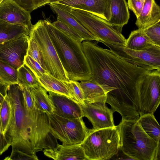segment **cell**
<instances>
[{"mask_svg": "<svg viewBox=\"0 0 160 160\" xmlns=\"http://www.w3.org/2000/svg\"><path fill=\"white\" fill-rule=\"evenodd\" d=\"M82 46L91 71L89 81L104 90L106 103L113 112L121 115L122 120H138L140 88L146 75L152 71L130 63L95 42L84 40Z\"/></svg>", "mask_w": 160, "mask_h": 160, "instance_id": "cell-1", "label": "cell"}, {"mask_svg": "<svg viewBox=\"0 0 160 160\" xmlns=\"http://www.w3.org/2000/svg\"><path fill=\"white\" fill-rule=\"evenodd\" d=\"M7 93L12 112L4 135L12 148L35 155L45 149L55 147L58 142L50 132L47 114L40 111L29 113L22 88L18 84L8 85Z\"/></svg>", "mask_w": 160, "mask_h": 160, "instance_id": "cell-2", "label": "cell"}, {"mask_svg": "<svg viewBox=\"0 0 160 160\" xmlns=\"http://www.w3.org/2000/svg\"><path fill=\"white\" fill-rule=\"evenodd\" d=\"M43 21L69 79L80 81L89 80L91 71L82 43L64 33L48 20Z\"/></svg>", "mask_w": 160, "mask_h": 160, "instance_id": "cell-3", "label": "cell"}, {"mask_svg": "<svg viewBox=\"0 0 160 160\" xmlns=\"http://www.w3.org/2000/svg\"><path fill=\"white\" fill-rule=\"evenodd\" d=\"M120 138V149L136 160H159L160 142L150 138L138 120H121L117 126Z\"/></svg>", "mask_w": 160, "mask_h": 160, "instance_id": "cell-4", "label": "cell"}, {"mask_svg": "<svg viewBox=\"0 0 160 160\" xmlns=\"http://www.w3.org/2000/svg\"><path fill=\"white\" fill-rule=\"evenodd\" d=\"M80 145L87 160L111 159L120 149V136L117 126L98 130L89 129Z\"/></svg>", "mask_w": 160, "mask_h": 160, "instance_id": "cell-5", "label": "cell"}, {"mask_svg": "<svg viewBox=\"0 0 160 160\" xmlns=\"http://www.w3.org/2000/svg\"><path fill=\"white\" fill-rule=\"evenodd\" d=\"M54 4L72 15L82 26L97 38L98 42L125 47L126 39L121 32L108 21L86 11Z\"/></svg>", "mask_w": 160, "mask_h": 160, "instance_id": "cell-6", "label": "cell"}, {"mask_svg": "<svg viewBox=\"0 0 160 160\" xmlns=\"http://www.w3.org/2000/svg\"><path fill=\"white\" fill-rule=\"evenodd\" d=\"M29 36L37 42L42 52L46 70L48 73L62 81L69 79L51 40L43 20H38L32 26Z\"/></svg>", "mask_w": 160, "mask_h": 160, "instance_id": "cell-7", "label": "cell"}, {"mask_svg": "<svg viewBox=\"0 0 160 160\" xmlns=\"http://www.w3.org/2000/svg\"><path fill=\"white\" fill-rule=\"evenodd\" d=\"M47 115L50 132L62 144H80L88 134L89 129L82 118H66L53 113Z\"/></svg>", "mask_w": 160, "mask_h": 160, "instance_id": "cell-8", "label": "cell"}, {"mask_svg": "<svg viewBox=\"0 0 160 160\" xmlns=\"http://www.w3.org/2000/svg\"><path fill=\"white\" fill-rule=\"evenodd\" d=\"M103 44L130 63L150 71L160 70L159 46L154 44L146 49L136 51L124 47Z\"/></svg>", "mask_w": 160, "mask_h": 160, "instance_id": "cell-9", "label": "cell"}, {"mask_svg": "<svg viewBox=\"0 0 160 160\" xmlns=\"http://www.w3.org/2000/svg\"><path fill=\"white\" fill-rule=\"evenodd\" d=\"M160 70H154L145 76L139 96L140 116L153 114L160 103Z\"/></svg>", "mask_w": 160, "mask_h": 160, "instance_id": "cell-10", "label": "cell"}, {"mask_svg": "<svg viewBox=\"0 0 160 160\" xmlns=\"http://www.w3.org/2000/svg\"><path fill=\"white\" fill-rule=\"evenodd\" d=\"M29 38L24 35L0 44V60L18 69L24 64Z\"/></svg>", "mask_w": 160, "mask_h": 160, "instance_id": "cell-11", "label": "cell"}, {"mask_svg": "<svg viewBox=\"0 0 160 160\" xmlns=\"http://www.w3.org/2000/svg\"><path fill=\"white\" fill-rule=\"evenodd\" d=\"M80 105L83 117H86L90 121L93 129L98 130L116 126L113 120L114 112L108 108L105 101L85 103Z\"/></svg>", "mask_w": 160, "mask_h": 160, "instance_id": "cell-12", "label": "cell"}, {"mask_svg": "<svg viewBox=\"0 0 160 160\" xmlns=\"http://www.w3.org/2000/svg\"><path fill=\"white\" fill-rule=\"evenodd\" d=\"M51 3L86 11L108 21L111 17V0H53Z\"/></svg>", "mask_w": 160, "mask_h": 160, "instance_id": "cell-13", "label": "cell"}, {"mask_svg": "<svg viewBox=\"0 0 160 160\" xmlns=\"http://www.w3.org/2000/svg\"><path fill=\"white\" fill-rule=\"evenodd\" d=\"M31 12L14 0H3L0 3V19L9 23L23 26L30 30L32 26Z\"/></svg>", "mask_w": 160, "mask_h": 160, "instance_id": "cell-14", "label": "cell"}, {"mask_svg": "<svg viewBox=\"0 0 160 160\" xmlns=\"http://www.w3.org/2000/svg\"><path fill=\"white\" fill-rule=\"evenodd\" d=\"M48 92L54 107V114L68 118L83 117L81 106L78 102L65 95Z\"/></svg>", "mask_w": 160, "mask_h": 160, "instance_id": "cell-15", "label": "cell"}, {"mask_svg": "<svg viewBox=\"0 0 160 160\" xmlns=\"http://www.w3.org/2000/svg\"><path fill=\"white\" fill-rule=\"evenodd\" d=\"M42 151L45 156L55 160H87L80 144L61 145L58 143L55 147Z\"/></svg>", "mask_w": 160, "mask_h": 160, "instance_id": "cell-16", "label": "cell"}, {"mask_svg": "<svg viewBox=\"0 0 160 160\" xmlns=\"http://www.w3.org/2000/svg\"><path fill=\"white\" fill-rule=\"evenodd\" d=\"M159 20V6L155 0H145L142 11L135 22L138 29H144Z\"/></svg>", "mask_w": 160, "mask_h": 160, "instance_id": "cell-17", "label": "cell"}, {"mask_svg": "<svg viewBox=\"0 0 160 160\" xmlns=\"http://www.w3.org/2000/svg\"><path fill=\"white\" fill-rule=\"evenodd\" d=\"M49 4L51 9L57 15L58 17L72 28L84 40L98 42L97 38L82 26L70 13L53 3H51Z\"/></svg>", "mask_w": 160, "mask_h": 160, "instance_id": "cell-18", "label": "cell"}, {"mask_svg": "<svg viewBox=\"0 0 160 160\" xmlns=\"http://www.w3.org/2000/svg\"><path fill=\"white\" fill-rule=\"evenodd\" d=\"M111 17L108 22L122 32L123 26L130 18L128 4L126 0H111Z\"/></svg>", "mask_w": 160, "mask_h": 160, "instance_id": "cell-19", "label": "cell"}, {"mask_svg": "<svg viewBox=\"0 0 160 160\" xmlns=\"http://www.w3.org/2000/svg\"><path fill=\"white\" fill-rule=\"evenodd\" d=\"M29 88L36 108L47 114L53 113L54 107L46 90L40 85Z\"/></svg>", "mask_w": 160, "mask_h": 160, "instance_id": "cell-20", "label": "cell"}, {"mask_svg": "<svg viewBox=\"0 0 160 160\" xmlns=\"http://www.w3.org/2000/svg\"><path fill=\"white\" fill-rule=\"evenodd\" d=\"M37 78L40 85L47 91L65 95L74 99L63 81L49 73L44 74Z\"/></svg>", "mask_w": 160, "mask_h": 160, "instance_id": "cell-21", "label": "cell"}, {"mask_svg": "<svg viewBox=\"0 0 160 160\" xmlns=\"http://www.w3.org/2000/svg\"><path fill=\"white\" fill-rule=\"evenodd\" d=\"M80 83L84 93L85 103L106 102V93L100 85L89 80L81 81Z\"/></svg>", "mask_w": 160, "mask_h": 160, "instance_id": "cell-22", "label": "cell"}, {"mask_svg": "<svg viewBox=\"0 0 160 160\" xmlns=\"http://www.w3.org/2000/svg\"><path fill=\"white\" fill-rule=\"evenodd\" d=\"M154 44L143 29L132 31L128 38L126 39L125 48L130 49L141 51L146 49Z\"/></svg>", "mask_w": 160, "mask_h": 160, "instance_id": "cell-23", "label": "cell"}, {"mask_svg": "<svg viewBox=\"0 0 160 160\" xmlns=\"http://www.w3.org/2000/svg\"><path fill=\"white\" fill-rule=\"evenodd\" d=\"M27 27L9 23L0 19V44L24 35H29Z\"/></svg>", "mask_w": 160, "mask_h": 160, "instance_id": "cell-24", "label": "cell"}, {"mask_svg": "<svg viewBox=\"0 0 160 160\" xmlns=\"http://www.w3.org/2000/svg\"><path fill=\"white\" fill-rule=\"evenodd\" d=\"M138 121L143 130L150 138L157 142H160V127L153 114L141 116Z\"/></svg>", "mask_w": 160, "mask_h": 160, "instance_id": "cell-25", "label": "cell"}, {"mask_svg": "<svg viewBox=\"0 0 160 160\" xmlns=\"http://www.w3.org/2000/svg\"><path fill=\"white\" fill-rule=\"evenodd\" d=\"M17 81L22 88H32L40 85L34 73L24 64L18 69Z\"/></svg>", "mask_w": 160, "mask_h": 160, "instance_id": "cell-26", "label": "cell"}, {"mask_svg": "<svg viewBox=\"0 0 160 160\" xmlns=\"http://www.w3.org/2000/svg\"><path fill=\"white\" fill-rule=\"evenodd\" d=\"M18 69L0 60V81L8 85L18 84Z\"/></svg>", "mask_w": 160, "mask_h": 160, "instance_id": "cell-27", "label": "cell"}, {"mask_svg": "<svg viewBox=\"0 0 160 160\" xmlns=\"http://www.w3.org/2000/svg\"><path fill=\"white\" fill-rule=\"evenodd\" d=\"M12 108L8 95L1 104L0 121L2 132L4 134L10 119Z\"/></svg>", "mask_w": 160, "mask_h": 160, "instance_id": "cell-28", "label": "cell"}, {"mask_svg": "<svg viewBox=\"0 0 160 160\" xmlns=\"http://www.w3.org/2000/svg\"><path fill=\"white\" fill-rule=\"evenodd\" d=\"M63 82L74 99L80 104H84V95L80 83L78 81L71 80Z\"/></svg>", "mask_w": 160, "mask_h": 160, "instance_id": "cell-29", "label": "cell"}, {"mask_svg": "<svg viewBox=\"0 0 160 160\" xmlns=\"http://www.w3.org/2000/svg\"><path fill=\"white\" fill-rule=\"evenodd\" d=\"M29 36L27 55L31 56L38 62L41 66L46 70L42 52L39 46L32 37Z\"/></svg>", "mask_w": 160, "mask_h": 160, "instance_id": "cell-30", "label": "cell"}, {"mask_svg": "<svg viewBox=\"0 0 160 160\" xmlns=\"http://www.w3.org/2000/svg\"><path fill=\"white\" fill-rule=\"evenodd\" d=\"M60 30L77 41L82 43L83 39L72 28L57 17V20L52 23Z\"/></svg>", "mask_w": 160, "mask_h": 160, "instance_id": "cell-31", "label": "cell"}, {"mask_svg": "<svg viewBox=\"0 0 160 160\" xmlns=\"http://www.w3.org/2000/svg\"><path fill=\"white\" fill-rule=\"evenodd\" d=\"M143 30L154 44L160 46V20Z\"/></svg>", "mask_w": 160, "mask_h": 160, "instance_id": "cell-32", "label": "cell"}, {"mask_svg": "<svg viewBox=\"0 0 160 160\" xmlns=\"http://www.w3.org/2000/svg\"><path fill=\"white\" fill-rule=\"evenodd\" d=\"M24 64L32 71L37 78L44 74L48 73L38 62L28 55L25 57Z\"/></svg>", "mask_w": 160, "mask_h": 160, "instance_id": "cell-33", "label": "cell"}, {"mask_svg": "<svg viewBox=\"0 0 160 160\" xmlns=\"http://www.w3.org/2000/svg\"><path fill=\"white\" fill-rule=\"evenodd\" d=\"M4 160H38V159L36 154H30L18 149L12 148L10 155L6 157Z\"/></svg>", "mask_w": 160, "mask_h": 160, "instance_id": "cell-34", "label": "cell"}, {"mask_svg": "<svg viewBox=\"0 0 160 160\" xmlns=\"http://www.w3.org/2000/svg\"><path fill=\"white\" fill-rule=\"evenodd\" d=\"M144 1L142 0H128V7L133 11L137 18L139 16L142 11Z\"/></svg>", "mask_w": 160, "mask_h": 160, "instance_id": "cell-35", "label": "cell"}, {"mask_svg": "<svg viewBox=\"0 0 160 160\" xmlns=\"http://www.w3.org/2000/svg\"><path fill=\"white\" fill-rule=\"evenodd\" d=\"M1 104H0V109ZM10 145L8 142L3 133L0 121V155L7 150Z\"/></svg>", "mask_w": 160, "mask_h": 160, "instance_id": "cell-36", "label": "cell"}, {"mask_svg": "<svg viewBox=\"0 0 160 160\" xmlns=\"http://www.w3.org/2000/svg\"><path fill=\"white\" fill-rule=\"evenodd\" d=\"M8 85L0 81V104L7 95V91Z\"/></svg>", "mask_w": 160, "mask_h": 160, "instance_id": "cell-37", "label": "cell"}, {"mask_svg": "<svg viewBox=\"0 0 160 160\" xmlns=\"http://www.w3.org/2000/svg\"><path fill=\"white\" fill-rule=\"evenodd\" d=\"M3 0H0V3L2 1H3Z\"/></svg>", "mask_w": 160, "mask_h": 160, "instance_id": "cell-38", "label": "cell"}, {"mask_svg": "<svg viewBox=\"0 0 160 160\" xmlns=\"http://www.w3.org/2000/svg\"><path fill=\"white\" fill-rule=\"evenodd\" d=\"M142 0L145 1V0Z\"/></svg>", "mask_w": 160, "mask_h": 160, "instance_id": "cell-39", "label": "cell"}]
</instances>
